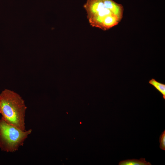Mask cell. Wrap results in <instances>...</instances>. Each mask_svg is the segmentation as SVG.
<instances>
[{
	"mask_svg": "<svg viewBox=\"0 0 165 165\" xmlns=\"http://www.w3.org/2000/svg\"><path fill=\"white\" fill-rule=\"evenodd\" d=\"M91 26L108 30L121 20L124 8L113 0H87L83 5Z\"/></svg>",
	"mask_w": 165,
	"mask_h": 165,
	"instance_id": "obj_1",
	"label": "cell"
},
{
	"mask_svg": "<svg viewBox=\"0 0 165 165\" xmlns=\"http://www.w3.org/2000/svg\"><path fill=\"white\" fill-rule=\"evenodd\" d=\"M27 107L21 96L7 89L0 94V114L6 122L25 130V116Z\"/></svg>",
	"mask_w": 165,
	"mask_h": 165,
	"instance_id": "obj_2",
	"label": "cell"
},
{
	"mask_svg": "<svg viewBox=\"0 0 165 165\" xmlns=\"http://www.w3.org/2000/svg\"><path fill=\"white\" fill-rule=\"evenodd\" d=\"M31 129L23 130L0 119V148L6 152H14L23 145Z\"/></svg>",
	"mask_w": 165,
	"mask_h": 165,
	"instance_id": "obj_3",
	"label": "cell"
},
{
	"mask_svg": "<svg viewBox=\"0 0 165 165\" xmlns=\"http://www.w3.org/2000/svg\"><path fill=\"white\" fill-rule=\"evenodd\" d=\"M119 165H151L148 162L145 160V159L141 158L139 160L132 159H128L120 161Z\"/></svg>",
	"mask_w": 165,
	"mask_h": 165,
	"instance_id": "obj_4",
	"label": "cell"
},
{
	"mask_svg": "<svg viewBox=\"0 0 165 165\" xmlns=\"http://www.w3.org/2000/svg\"><path fill=\"white\" fill-rule=\"evenodd\" d=\"M148 82L162 95L163 99L165 100V84L157 81L154 78L150 79Z\"/></svg>",
	"mask_w": 165,
	"mask_h": 165,
	"instance_id": "obj_5",
	"label": "cell"
},
{
	"mask_svg": "<svg viewBox=\"0 0 165 165\" xmlns=\"http://www.w3.org/2000/svg\"><path fill=\"white\" fill-rule=\"evenodd\" d=\"M160 147L162 150H165V130L162 133L159 138Z\"/></svg>",
	"mask_w": 165,
	"mask_h": 165,
	"instance_id": "obj_6",
	"label": "cell"
}]
</instances>
